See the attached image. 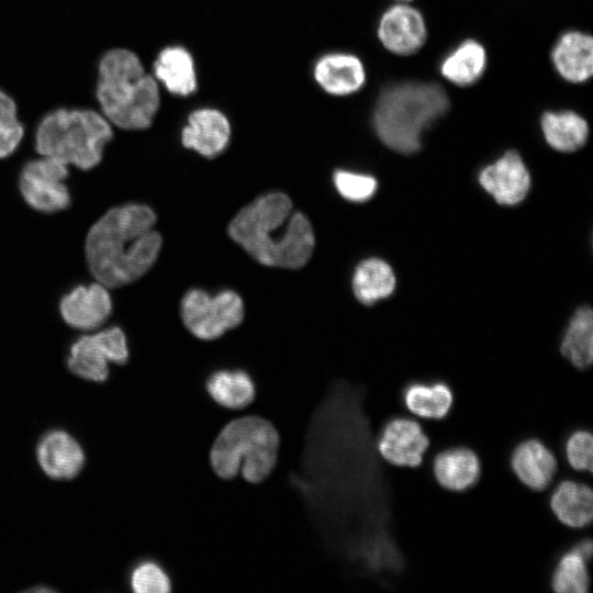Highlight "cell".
I'll return each mask as SVG.
<instances>
[{
	"label": "cell",
	"instance_id": "6da1fadb",
	"mask_svg": "<svg viewBox=\"0 0 593 593\" xmlns=\"http://www.w3.org/2000/svg\"><path fill=\"white\" fill-rule=\"evenodd\" d=\"M156 214L141 203L115 206L89 230L86 238L88 267L107 288H119L144 276L155 264L161 236L154 231Z\"/></svg>",
	"mask_w": 593,
	"mask_h": 593
},
{
	"label": "cell",
	"instance_id": "7a4b0ae2",
	"mask_svg": "<svg viewBox=\"0 0 593 593\" xmlns=\"http://www.w3.org/2000/svg\"><path fill=\"white\" fill-rule=\"evenodd\" d=\"M232 239L264 266L298 269L311 258L313 227L290 198L269 192L244 206L228 225Z\"/></svg>",
	"mask_w": 593,
	"mask_h": 593
},
{
	"label": "cell",
	"instance_id": "3957f363",
	"mask_svg": "<svg viewBox=\"0 0 593 593\" xmlns=\"http://www.w3.org/2000/svg\"><path fill=\"white\" fill-rule=\"evenodd\" d=\"M96 97L102 115L127 131L148 128L159 108L157 81L126 48L105 52L98 65Z\"/></svg>",
	"mask_w": 593,
	"mask_h": 593
},
{
	"label": "cell",
	"instance_id": "277c9868",
	"mask_svg": "<svg viewBox=\"0 0 593 593\" xmlns=\"http://www.w3.org/2000/svg\"><path fill=\"white\" fill-rule=\"evenodd\" d=\"M449 108L446 91L433 82H402L385 88L376 104L373 127L380 141L401 154H414L423 133Z\"/></svg>",
	"mask_w": 593,
	"mask_h": 593
},
{
	"label": "cell",
	"instance_id": "5b68a950",
	"mask_svg": "<svg viewBox=\"0 0 593 593\" xmlns=\"http://www.w3.org/2000/svg\"><path fill=\"white\" fill-rule=\"evenodd\" d=\"M112 137V125L101 112L59 108L40 121L34 146L41 156L89 170L101 163L104 147Z\"/></svg>",
	"mask_w": 593,
	"mask_h": 593
},
{
	"label": "cell",
	"instance_id": "8992f818",
	"mask_svg": "<svg viewBox=\"0 0 593 593\" xmlns=\"http://www.w3.org/2000/svg\"><path fill=\"white\" fill-rule=\"evenodd\" d=\"M279 443L277 429L267 419L239 417L219 433L210 450V462L222 479H233L240 471L248 482L259 483L276 466Z\"/></svg>",
	"mask_w": 593,
	"mask_h": 593
},
{
	"label": "cell",
	"instance_id": "52a82bcc",
	"mask_svg": "<svg viewBox=\"0 0 593 593\" xmlns=\"http://www.w3.org/2000/svg\"><path fill=\"white\" fill-rule=\"evenodd\" d=\"M180 315L193 336L211 340L242 323L244 303L233 290H222L211 295L204 290L191 289L181 300Z\"/></svg>",
	"mask_w": 593,
	"mask_h": 593
},
{
	"label": "cell",
	"instance_id": "ba28073f",
	"mask_svg": "<svg viewBox=\"0 0 593 593\" xmlns=\"http://www.w3.org/2000/svg\"><path fill=\"white\" fill-rule=\"evenodd\" d=\"M128 355L124 332L112 326L74 342L67 365L74 374L85 380L103 382L109 377V363L124 365Z\"/></svg>",
	"mask_w": 593,
	"mask_h": 593
},
{
	"label": "cell",
	"instance_id": "9c48e42d",
	"mask_svg": "<svg viewBox=\"0 0 593 593\" xmlns=\"http://www.w3.org/2000/svg\"><path fill=\"white\" fill-rule=\"evenodd\" d=\"M68 176L66 164L42 156L23 166L19 189L32 209L43 213L59 212L67 209L71 201L69 189L65 183Z\"/></svg>",
	"mask_w": 593,
	"mask_h": 593
},
{
	"label": "cell",
	"instance_id": "30bf717a",
	"mask_svg": "<svg viewBox=\"0 0 593 593\" xmlns=\"http://www.w3.org/2000/svg\"><path fill=\"white\" fill-rule=\"evenodd\" d=\"M378 36L382 45L395 55L407 56L424 45L427 31L422 13L404 3L390 7L381 16Z\"/></svg>",
	"mask_w": 593,
	"mask_h": 593
},
{
	"label": "cell",
	"instance_id": "8fae6325",
	"mask_svg": "<svg viewBox=\"0 0 593 593\" xmlns=\"http://www.w3.org/2000/svg\"><path fill=\"white\" fill-rule=\"evenodd\" d=\"M58 307L60 316L70 327L91 331L110 317L112 300L105 286L93 282L74 287L61 296Z\"/></svg>",
	"mask_w": 593,
	"mask_h": 593
},
{
	"label": "cell",
	"instance_id": "7c38bea8",
	"mask_svg": "<svg viewBox=\"0 0 593 593\" xmlns=\"http://www.w3.org/2000/svg\"><path fill=\"white\" fill-rule=\"evenodd\" d=\"M479 181L496 202L505 205L523 201L530 188L529 172L522 157L514 150L506 152L483 168Z\"/></svg>",
	"mask_w": 593,
	"mask_h": 593
},
{
	"label": "cell",
	"instance_id": "4fadbf2b",
	"mask_svg": "<svg viewBox=\"0 0 593 593\" xmlns=\"http://www.w3.org/2000/svg\"><path fill=\"white\" fill-rule=\"evenodd\" d=\"M428 445V438L417 422L396 417L383 427L378 450L383 459L394 466L417 467Z\"/></svg>",
	"mask_w": 593,
	"mask_h": 593
},
{
	"label": "cell",
	"instance_id": "5bb4252c",
	"mask_svg": "<svg viewBox=\"0 0 593 593\" xmlns=\"http://www.w3.org/2000/svg\"><path fill=\"white\" fill-rule=\"evenodd\" d=\"M230 137L231 125L226 116L215 109L206 108L193 111L181 132L182 145L206 158L221 154Z\"/></svg>",
	"mask_w": 593,
	"mask_h": 593
},
{
	"label": "cell",
	"instance_id": "9a60e30c",
	"mask_svg": "<svg viewBox=\"0 0 593 593\" xmlns=\"http://www.w3.org/2000/svg\"><path fill=\"white\" fill-rule=\"evenodd\" d=\"M36 455L42 470L56 480L75 478L85 465L81 446L64 430H53L44 435L38 443Z\"/></svg>",
	"mask_w": 593,
	"mask_h": 593
},
{
	"label": "cell",
	"instance_id": "2e32d148",
	"mask_svg": "<svg viewBox=\"0 0 593 593\" xmlns=\"http://www.w3.org/2000/svg\"><path fill=\"white\" fill-rule=\"evenodd\" d=\"M559 75L567 81L581 83L593 74V40L579 31L566 32L551 52Z\"/></svg>",
	"mask_w": 593,
	"mask_h": 593
},
{
	"label": "cell",
	"instance_id": "e0dca14e",
	"mask_svg": "<svg viewBox=\"0 0 593 593\" xmlns=\"http://www.w3.org/2000/svg\"><path fill=\"white\" fill-rule=\"evenodd\" d=\"M317 83L328 93L347 96L358 91L366 81L361 60L350 54H327L318 59L314 68Z\"/></svg>",
	"mask_w": 593,
	"mask_h": 593
},
{
	"label": "cell",
	"instance_id": "ac0fdd59",
	"mask_svg": "<svg viewBox=\"0 0 593 593\" xmlns=\"http://www.w3.org/2000/svg\"><path fill=\"white\" fill-rule=\"evenodd\" d=\"M511 465L516 477L536 491L546 489L557 472L556 457L536 439L519 444L512 455Z\"/></svg>",
	"mask_w": 593,
	"mask_h": 593
},
{
	"label": "cell",
	"instance_id": "d6986e66",
	"mask_svg": "<svg viewBox=\"0 0 593 593\" xmlns=\"http://www.w3.org/2000/svg\"><path fill=\"white\" fill-rule=\"evenodd\" d=\"M154 74L174 94L186 97L197 89L193 59L181 46L164 48L154 63Z\"/></svg>",
	"mask_w": 593,
	"mask_h": 593
},
{
	"label": "cell",
	"instance_id": "ffe728a7",
	"mask_svg": "<svg viewBox=\"0 0 593 593\" xmlns=\"http://www.w3.org/2000/svg\"><path fill=\"white\" fill-rule=\"evenodd\" d=\"M433 470L443 488L459 492L478 481L481 468L479 458L472 450L454 448L436 456Z\"/></svg>",
	"mask_w": 593,
	"mask_h": 593
},
{
	"label": "cell",
	"instance_id": "44dd1931",
	"mask_svg": "<svg viewBox=\"0 0 593 593\" xmlns=\"http://www.w3.org/2000/svg\"><path fill=\"white\" fill-rule=\"evenodd\" d=\"M550 506L562 524L572 528L585 527L593 516L592 490L579 482L562 481L551 495Z\"/></svg>",
	"mask_w": 593,
	"mask_h": 593
},
{
	"label": "cell",
	"instance_id": "7402d4cb",
	"mask_svg": "<svg viewBox=\"0 0 593 593\" xmlns=\"http://www.w3.org/2000/svg\"><path fill=\"white\" fill-rule=\"evenodd\" d=\"M546 142L556 150L570 153L581 148L589 136L586 121L575 112H546L541 116Z\"/></svg>",
	"mask_w": 593,
	"mask_h": 593
},
{
	"label": "cell",
	"instance_id": "603a6c76",
	"mask_svg": "<svg viewBox=\"0 0 593 593\" xmlns=\"http://www.w3.org/2000/svg\"><path fill=\"white\" fill-rule=\"evenodd\" d=\"M485 67L484 47L474 40H467L446 56L440 65V72L448 81L465 87L477 82Z\"/></svg>",
	"mask_w": 593,
	"mask_h": 593
},
{
	"label": "cell",
	"instance_id": "cb8c5ba5",
	"mask_svg": "<svg viewBox=\"0 0 593 593\" xmlns=\"http://www.w3.org/2000/svg\"><path fill=\"white\" fill-rule=\"evenodd\" d=\"M351 286L357 300L369 305L393 292L395 277L392 268L384 260L369 258L356 267Z\"/></svg>",
	"mask_w": 593,
	"mask_h": 593
},
{
	"label": "cell",
	"instance_id": "d4e9b609",
	"mask_svg": "<svg viewBox=\"0 0 593 593\" xmlns=\"http://www.w3.org/2000/svg\"><path fill=\"white\" fill-rule=\"evenodd\" d=\"M206 391L220 405L239 410L248 406L255 399V384L243 370H219L206 380Z\"/></svg>",
	"mask_w": 593,
	"mask_h": 593
},
{
	"label": "cell",
	"instance_id": "484cf974",
	"mask_svg": "<svg viewBox=\"0 0 593 593\" xmlns=\"http://www.w3.org/2000/svg\"><path fill=\"white\" fill-rule=\"evenodd\" d=\"M560 350L577 368L585 369L593 361V317L588 306L580 307L570 320Z\"/></svg>",
	"mask_w": 593,
	"mask_h": 593
},
{
	"label": "cell",
	"instance_id": "4316f807",
	"mask_svg": "<svg viewBox=\"0 0 593 593\" xmlns=\"http://www.w3.org/2000/svg\"><path fill=\"white\" fill-rule=\"evenodd\" d=\"M452 392L441 382L410 384L404 393L405 406L415 415L424 418H443L452 406Z\"/></svg>",
	"mask_w": 593,
	"mask_h": 593
},
{
	"label": "cell",
	"instance_id": "83f0119b",
	"mask_svg": "<svg viewBox=\"0 0 593 593\" xmlns=\"http://www.w3.org/2000/svg\"><path fill=\"white\" fill-rule=\"evenodd\" d=\"M588 560L573 548L564 553L553 571L551 585L557 593H585L590 579Z\"/></svg>",
	"mask_w": 593,
	"mask_h": 593
},
{
	"label": "cell",
	"instance_id": "f1b7e54d",
	"mask_svg": "<svg viewBox=\"0 0 593 593\" xmlns=\"http://www.w3.org/2000/svg\"><path fill=\"white\" fill-rule=\"evenodd\" d=\"M24 126L11 96L0 89V158L12 155L22 142Z\"/></svg>",
	"mask_w": 593,
	"mask_h": 593
},
{
	"label": "cell",
	"instance_id": "f546056e",
	"mask_svg": "<svg viewBox=\"0 0 593 593\" xmlns=\"http://www.w3.org/2000/svg\"><path fill=\"white\" fill-rule=\"evenodd\" d=\"M130 584L136 593H167L171 590L168 574L150 560L143 561L133 569Z\"/></svg>",
	"mask_w": 593,
	"mask_h": 593
},
{
	"label": "cell",
	"instance_id": "4dcf8cb0",
	"mask_svg": "<svg viewBox=\"0 0 593 593\" xmlns=\"http://www.w3.org/2000/svg\"><path fill=\"white\" fill-rule=\"evenodd\" d=\"M333 181L338 193L348 201L363 202L377 190V180L369 175L336 170Z\"/></svg>",
	"mask_w": 593,
	"mask_h": 593
},
{
	"label": "cell",
	"instance_id": "1f68e13d",
	"mask_svg": "<svg viewBox=\"0 0 593 593\" xmlns=\"http://www.w3.org/2000/svg\"><path fill=\"white\" fill-rule=\"evenodd\" d=\"M567 459L570 466L578 471H592L593 437L586 430H577L566 445Z\"/></svg>",
	"mask_w": 593,
	"mask_h": 593
},
{
	"label": "cell",
	"instance_id": "d6a6232c",
	"mask_svg": "<svg viewBox=\"0 0 593 593\" xmlns=\"http://www.w3.org/2000/svg\"><path fill=\"white\" fill-rule=\"evenodd\" d=\"M573 549L577 550L588 561L592 557L593 546H592V541L590 539H584V540L578 542L573 547Z\"/></svg>",
	"mask_w": 593,
	"mask_h": 593
},
{
	"label": "cell",
	"instance_id": "836d02e7",
	"mask_svg": "<svg viewBox=\"0 0 593 593\" xmlns=\"http://www.w3.org/2000/svg\"><path fill=\"white\" fill-rule=\"evenodd\" d=\"M396 1L407 2V1H411V0H396Z\"/></svg>",
	"mask_w": 593,
	"mask_h": 593
}]
</instances>
